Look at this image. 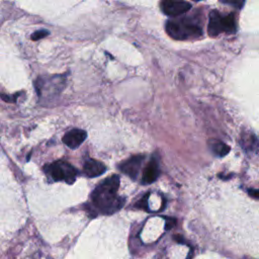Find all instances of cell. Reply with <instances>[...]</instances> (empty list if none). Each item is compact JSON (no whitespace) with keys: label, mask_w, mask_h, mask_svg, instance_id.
Returning <instances> with one entry per match:
<instances>
[{"label":"cell","mask_w":259,"mask_h":259,"mask_svg":"<svg viewBox=\"0 0 259 259\" xmlns=\"http://www.w3.org/2000/svg\"><path fill=\"white\" fill-rule=\"evenodd\" d=\"M120 187V177L113 175L97 186L91 195L92 203L104 215H112L124 206L125 199L118 196Z\"/></svg>","instance_id":"6da1fadb"},{"label":"cell","mask_w":259,"mask_h":259,"mask_svg":"<svg viewBox=\"0 0 259 259\" xmlns=\"http://www.w3.org/2000/svg\"><path fill=\"white\" fill-rule=\"evenodd\" d=\"M165 30L169 37L179 40H196L202 36V31L199 25L185 20H168Z\"/></svg>","instance_id":"7a4b0ae2"},{"label":"cell","mask_w":259,"mask_h":259,"mask_svg":"<svg viewBox=\"0 0 259 259\" xmlns=\"http://www.w3.org/2000/svg\"><path fill=\"white\" fill-rule=\"evenodd\" d=\"M45 170L55 181H65L68 184H72L77 176V170L65 161L54 162L47 165Z\"/></svg>","instance_id":"3957f363"},{"label":"cell","mask_w":259,"mask_h":259,"mask_svg":"<svg viewBox=\"0 0 259 259\" xmlns=\"http://www.w3.org/2000/svg\"><path fill=\"white\" fill-rule=\"evenodd\" d=\"M161 8L166 16L176 18L187 12L192 5L184 0H162Z\"/></svg>","instance_id":"277c9868"},{"label":"cell","mask_w":259,"mask_h":259,"mask_svg":"<svg viewBox=\"0 0 259 259\" xmlns=\"http://www.w3.org/2000/svg\"><path fill=\"white\" fill-rule=\"evenodd\" d=\"M144 161V156L143 155H136L128 159L127 161L122 162L121 164L119 166L120 170L130 176L132 179H137L138 175L141 170L142 163Z\"/></svg>","instance_id":"5b68a950"},{"label":"cell","mask_w":259,"mask_h":259,"mask_svg":"<svg viewBox=\"0 0 259 259\" xmlns=\"http://www.w3.org/2000/svg\"><path fill=\"white\" fill-rule=\"evenodd\" d=\"M86 137L87 134L85 131L74 129L65 134V136L63 137V142L69 148L76 149L84 142Z\"/></svg>","instance_id":"8992f818"},{"label":"cell","mask_w":259,"mask_h":259,"mask_svg":"<svg viewBox=\"0 0 259 259\" xmlns=\"http://www.w3.org/2000/svg\"><path fill=\"white\" fill-rule=\"evenodd\" d=\"M209 35L212 37H217L223 32H225L224 26V17L217 10H213L210 13V21L208 26Z\"/></svg>","instance_id":"52a82bcc"},{"label":"cell","mask_w":259,"mask_h":259,"mask_svg":"<svg viewBox=\"0 0 259 259\" xmlns=\"http://www.w3.org/2000/svg\"><path fill=\"white\" fill-rule=\"evenodd\" d=\"M160 174V169H159V164L156 158H152L150 161L146 168L144 169L143 173V183L145 184H150L154 182Z\"/></svg>","instance_id":"ba28073f"},{"label":"cell","mask_w":259,"mask_h":259,"mask_svg":"<svg viewBox=\"0 0 259 259\" xmlns=\"http://www.w3.org/2000/svg\"><path fill=\"white\" fill-rule=\"evenodd\" d=\"M242 146L246 151L259 155V138L253 133L242 134Z\"/></svg>","instance_id":"9c48e42d"},{"label":"cell","mask_w":259,"mask_h":259,"mask_svg":"<svg viewBox=\"0 0 259 259\" xmlns=\"http://www.w3.org/2000/svg\"><path fill=\"white\" fill-rule=\"evenodd\" d=\"M106 171L103 163L98 160H87L84 164V172L88 177H98Z\"/></svg>","instance_id":"30bf717a"},{"label":"cell","mask_w":259,"mask_h":259,"mask_svg":"<svg viewBox=\"0 0 259 259\" xmlns=\"http://www.w3.org/2000/svg\"><path fill=\"white\" fill-rule=\"evenodd\" d=\"M208 145L211 149V151L217 156V157H225L230 152V147L225 144L224 142L218 140V139H211L208 142Z\"/></svg>","instance_id":"8fae6325"},{"label":"cell","mask_w":259,"mask_h":259,"mask_svg":"<svg viewBox=\"0 0 259 259\" xmlns=\"http://www.w3.org/2000/svg\"><path fill=\"white\" fill-rule=\"evenodd\" d=\"M224 26H225V33L227 34H234L237 31L236 20L233 13L224 17Z\"/></svg>","instance_id":"7c38bea8"},{"label":"cell","mask_w":259,"mask_h":259,"mask_svg":"<svg viewBox=\"0 0 259 259\" xmlns=\"http://www.w3.org/2000/svg\"><path fill=\"white\" fill-rule=\"evenodd\" d=\"M222 2L234 6L236 8H241L244 5L245 0H221Z\"/></svg>","instance_id":"4fadbf2b"},{"label":"cell","mask_w":259,"mask_h":259,"mask_svg":"<svg viewBox=\"0 0 259 259\" xmlns=\"http://www.w3.org/2000/svg\"><path fill=\"white\" fill-rule=\"evenodd\" d=\"M48 35H49V32H48V31H38V32H36L35 34H33L32 39H33L34 40H40V39L45 38V37L48 36Z\"/></svg>","instance_id":"5bb4252c"},{"label":"cell","mask_w":259,"mask_h":259,"mask_svg":"<svg viewBox=\"0 0 259 259\" xmlns=\"http://www.w3.org/2000/svg\"><path fill=\"white\" fill-rule=\"evenodd\" d=\"M176 224V221L174 219H171V218H167L166 219V225H165V229L169 230L172 229Z\"/></svg>","instance_id":"9a60e30c"},{"label":"cell","mask_w":259,"mask_h":259,"mask_svg":"<svg viewBox=\"0 0 259 259\" xmlns=\"http://www.w3.org/2000/svg\"><path fill=\"white\" fill-rule=\"evenodd\" d=\"M148 196H146L145 198H143L142 200H140L137 204H136V207L137 208H141V209H147V200H148Z\"/></svg>","instance_id":"2e32d148"},{"label":"cell","mask_w":259,"mask_h":259,"mask_svg":"<svg viewBox=\"0 0 259 259\" xmlns=\"http://www.w3.org/2000/svg\"><path fill=\"white\" fill-rule=\"evenodd\" d=\"M248 195L254 199H259V189H248Z\"/></svg>","instance_id":"e0dca14e"},{"label":"cell","mask_w":259,"mask_h":259,"mask_svg":"<svg viewBox=\"0 0 259 259\" xmlns=\"http://www.w3.org/2000/svg\"><path fill=\"white\" fill-rule=\"evenodd\" d=\"M174 240L175 241H177V242H179V243H183L184 242V240H183V238L181 237V236H179V235H175L174 237Z\"/></svg>","instance_id":"ac0fdd59"},{"label":"cell","mask_w":259,"mask_h":259,"mask_svg":"<svg viewBox=\"0 0 259 259\" xmlns=\"http://www.w3.org/2000/svg\"><path fill=\"white\" fill-rule=\"evenodd\" d=\"M198 1H199V0H198Z\"/></svg>","instance_id":"d6986e66"}]
</instances>
